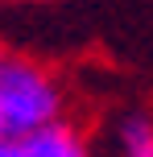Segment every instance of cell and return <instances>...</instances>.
Listing matches in <instances>:
<instances>
[{"instance_id":"5b68a950","label":"cell","mask_w":153,"mask_h":157,"mask_svg":"<svg viewBox=\"0 0 153 157\" xmlns=\"http://www.w3.org/2000/svg\"><path fill=\"white\" fill-rule=\"evenodd\" d=\"M0 157H8V153H4V141H0Z\"/></svg>"},{"instance_id":"277c9868","label":"cell","mask_w":153,"mask_h":157,"mask_svg":"<svg viewBox=\"0 0 153 157\" xmlns=\"http://www.w3.org/2000/svg\"><path fill=\"white\" fill-rule=\"evenodd\" d=\"M0 141H8V136H4V124H0Z\"/></svg>"},{"instance_id":"8992f818","label":"cell","mask_w":153,"mask_h":157,"mask_svg":"<svg viewBox=\"0 0 153 157\" xmlns=\"http://www.w3.org/2000/svg\"><path fill=\"white\" fill-rule=\"evenodd\" d=\"M0 66H4V50H0Z\"/></svg>"},{"instance_id":"7a4b0ae2","label":"cell","mask_w":153,"mask_h":157,"mask_svg":"<svg viewBox=\"0 0 153 157\" xmlns=\"http://www.w3.org/2000/svg\"><path fill=\"white\" fill-rule=\"evenodd\" d=\"M4 153L8 157H91L87 141H83L66 120L46 124V128H37V132H25V136H8Z\"/></svg>"},{"instance_id":"3957f363","label":"cell","mask_w":153,"mask_h":157,"mask_svg":"<svg viewBox=\"0 0 153 157\" xmlns=\"http://www.w3.org/2000/svg\"><path fill=\"white\" fill-rule=\"evenodd\" d=\"M120 157H153V116L149 112H128L116 128Z\"/></svg>"},{"instance_id":"6da1fadb","label":"cell","mask_w":153,"mask_h":157,"mask_svg":"<svg viewBox=\"0 0 153 157\" xmlns=\"http://www.w3.org/2000/svg\"><path fill=\"white\" fill-rule=\"evenodd\" d=\"M62 120V87L37 62L4 58L0 66V124L4 136H25Z\"/></svg>"}]
</instances>
